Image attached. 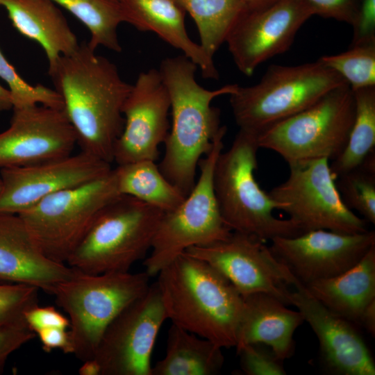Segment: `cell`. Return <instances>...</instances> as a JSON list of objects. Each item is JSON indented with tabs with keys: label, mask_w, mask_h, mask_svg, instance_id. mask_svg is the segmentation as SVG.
Returning a JSON list of instances; mask_svg holds the SVG:
<instances>
[{
	"label": "cell",
	"mask_w": 375,
	"mask_h": 375,
	"mask_svg": "<svg viewBox=\"0 0 375 375\" xmlns=\"http://www.w3.org/2000/svg\"><path fill=\"white\" fill-rule=\"evenodd\" d=\"M48 73L81 151L113 162L124 125L122 108L132 85L122 78L113 62L85 42L61 56Z\"/></svg>",
	"instance_id": "1"
},
{
	"label": "cell",
	"mask_w": 375,
	"mask_h": 375,
	"mask_svg": "<svg viewBox=\"0 0 375 375\" xmlns=\"http://www.w3.org/2000/svg\"><path fill=\"white\" fill-rule=\"evenodd\" d=\"M197 66L184 55L163 59L158 69L170 98L172 124L164 142L158 167L164 176L186 197L195 184L203 155L212 149L220 125V110L211 105L217 97L231 94L238 85L214 90L196 81Z\"/></svg>",
	"instance_id": "2"
},
{
	"label": "cell",
	"mask_w": 375,
	"mask_h": 375,
	"mask_svg": "<svg viewBox=\"0 0 375 375\" xmlns=\"http://www.w3.org/2000/svg\"><path fill=\"white\" fill-rule=\"evenodd\" d=\"M167 319L223 348L235 347L243 298L205 261L183 253L156 275Z\"/></svg>",
	"instance_id": "3"
},
{
	"label": "cell",
	"mask_w": 375,
	"mask_h": 375,
	"mask_svg": "<svg viewBox=\"0 0 375 375\" xmlns=\"http://www.w3.org/2000/svg\"><path fill=\"white\" fill-rule=\"evenodd\" d=\"M260 149L258 135L239 129L231 147L219 153L213 170L212 185L219 212L231 231L264 242L303 233L291 219L274 215L282 204L264 191L255 178Z\"/></svg>",
	"instance_id": "4"
},
{
	"label": "cell",
	"mask_w": 375,
	"mask_h": 375,
	"mask_svg": "<svg viewBox=\"0 0 375 375\" xmlns=\"http://www.w3.org/2000/svg\"><path fill=\"white\" fill-rule=\"evenodd\" d=\"M163 214L136 198L119 196L99 213L66 264L91 274L129 272L151 250Z\"/></svg>",
	"instance_id": "5"
},
{
	"label": "cell",
	"mask_w": 375,
	"mask_h": 375,
	"mask_svg": "<svg viewBox=\"0 0 375 375\" xmlns=\"http://www.w3.org/2000/svg\"><path fill=\"white\" fill-rule=\"evenodd\" d=\"M145 272L91 274L76 269L51 294L69 316L72 353L82 362L93 359L104 331L150 285Z\"/></svg>",
	"instance_id": "6"
},
{
	"label": "cell",
	"mask_w": 375,
	"mask_h": 375,
	"mask_svg": "<svg viewBox=\"0 0 375 375\" xmlns=\"http://www.w3.org/2000/svg\"><path fill=\"white\" fill-rule=\"evenodd\" d=\"M347 83L319 60L295 66L274 65L257 83L238 87L230 104L239 129L260 134Z\"/></svg>",
	"instance_id": "7"
},
{
	"label": "cell",
	"mask_w": 375,
	"mask_h": 375,
	"mask_svg": "<svg viewBox=\"0 0 375 375\" xmlns=\"http://www.w3.org/2000/svg\"><path fill=\"white\" fill-rule=\"evenodd\" d=\"M121 195L112 169L93 181L51 194L18 215L42 253L66 264L99 213Z\"/></svg>",
	"instance_id": "8"
},
{
	"label": "cell",
	"mask_w": 375,
	"mask_h": 375,
	"mask_svg": "<svg viewBox=\"0 0 375 375\" xmlns=\"http://www.w3.org/2000/svg\"><path fill=\"white\" fill-rule=\"evenodd\" d=\"M354 117L353 92L344 83L306 109L264 130L258 135V144L288 163L319 158L333 160L347 144Z\"/></svg>",
	"instance_id": "9"
},
{
	"label": "cell",
	"mask_w": 375,
	"mask_h": 375,
	"mask_svg": "<svg viewBox=\"0 0 375 375\" xmlns=\"http://www.w3.org/2000/svg\"><path fill=\"white\" fill-rule=\"evenodd\" d=\"M226 130H222L211 151L200 159L199 178L191 192L175 209L164 212L143 263L149 276H156L188 249L224 240L232 233L222 219L212 185L214 167L223 150Z\"/></svg>",
	"instance_id": "10"
},
{
	"label": "cell",
	"mask_w": 375,
	"mask_h": 375,
	"mask_svg": "<svg viewBox=\"0 0 375 375\" xmlns=\"http://www.w3.org/2000/svg\"><path fill=\"white\" fill-rule=\"evenodd\" d=\"M326 158L288 162L287 179L268 193L282 204L303 233L325 229L342 233L368 231L367 222L349 209L338 190Z\"/></svg>",
	"instance_id": "11"
},
{
	"label": "cell",
	"mask_w": 375,
	"mask_h": 375,
	"mask_svg": "<svg viewBox=\"0 0 375 375\" xmlns=\"http://www.w3.org/2000/svg\"><path fill=\"white\" fill-rule=\"evenodd\" d=\"M167 319L156 282L110 323L93 359L100 375H151V357Z\"/></svg>",
	"instance_id": "12"
},
{
	"label": "cell",
	"mask_w": 375,
	"mask_h": 375,
	"mask_svg": "<svg viewBox=\"0 0 375 375\" xmlns=\"http://www.w3.org/2000/svg\"><path fill=\"white\" fill-rule=\"evenodd\" d=\"M265 243L252 235L232 231L224 240L192 247L184 253L212 266L242 297L265 292L288 306L294 276Z\"/></svg>",
	"instance_id": "13"
},
{
	"label": "cell",
	"mask_w": 375,
	"mask_h": 375,
	"mask_svg": "<svg viewBox=\"0 0 375 375\" xmlns=\"http://www.w3.org/2000/svg\"><path fill=\"white\" fill-rule=\"evenodd\" d=\"M313 15L305 0H278L260 9L246 8L225 42L238 70L250 76L260 64L288 51Z\"/></svg>",
	"instance_id": "14"
},
{
	"label": "cell",
	"mask_w": 375,
	"mask_h": 375,
	"mask_svg": "<svg viewBox=\"0 0 375 375\" xmlns=\"http://www.w3.org/2000/svg\"><path fill=\"white\" fill-rule=\"evenodd\" d=\"M270 241L274 256L306 286L335 276L356 265L375 244V232L342 233L316 229Z\"/></svg>",
	"instance_id": "15"
},
{
	"label": "cell",
	"mask_w": 375,
	"mask_h": 375,
	"mask_svg": "<svg viewBox=\"0 0 375 375\" xmlns=\"http://www.w3.org/2000/svg\"><path fill=\"white\" fill-rule=\"evenodd\" d=\"M112 169L88 152L35 164L0 169V213L19 214L59 191L98 178Z\"/></svg>",
	"instance_id": "16"
},
{
	"label": "cell",
	"mask_w": 375,
	"mask_h": 375,
	"mask_svg": "<svg viewBox=\"0 0 375 375\" xmlns=\"http://www.w3.org/2000/svg\"><path fill=\"white\" fill-rule=\"evenodd\" d=\"M170 98L158 69L141 72L122 108L123 131L117 139L113 162L117 165L156 161L158 147L169 131Z\"/></svg>",
	"instance_id": "17"
},
{
	"label": "cell",
	"mask_w": 375,
	"mask_h": 375,
	"mask_svg": "<svg viewBox=\"0 0 375 375\" xmlns=\"http://www.w3.org/2000/svg\"><path fill=\"white\" fill-rule=\"evenodd\" d=\"M12 110L10 126L0 133V169L73 153L77 138L63 109L38 104Z\"/></svg>",
	"instance_id": "18"
},
{
	"label": "cell",
	"mask_w": 375,
	"mask_h": 375,
	"mask_svg": "<svg viewBox=\"0 0 375 375\" xmlns=\"http://www.w3.org/2000/svg\"><path fill=\"white\" fill-rule=\"evenodd\" d=\"M288 293L294 305L316 335L321 360L333 374L374 375L375 364L356 326L331 311L295 277Z\"/></svg>",
	"instance_id": "19"
},
{
	"label": "cell",
	"mask_w": 375,
	"mask_h": 375,
	"mask_svg": "<svg viewBox=\"0 0 375 375\" xmlns=\"http://www.w3.org/2000/svg\"><path fill=\"white\" fill-rule=\"evenodd\" d=\"M76 272L47 258L19 215L0 213V280L33 285L51 294Z\"/></svg>",
	"instance_id": "20"
},
{
	"label": "cell",
	"mask_w": 375,
	"mask_h": 375,
	"mask_svg": "<svg viewBox=\"0 0 375 375\" xmlns=\"http://www.w3.org/2000/svg\"><path fill=\"white\" fill-rule=\"evenodd\" d=\"M243 298L236 349L261 343L270 347L284 360L294 351L293 335L304 322L299 310H292L283 302L265 292L252 293Z\"/></svg>",
	"instance_id": "21"
},
{
	"label": "cell",
	"mask_w": 375,
	"mask_h": 375,
	"mask_svg": "<svg viewBox=\"0 0 375 375\" xmlns=\"http://www.w3.org/2000/svg\"><path fill=\"white\" fill-rule=\"evenodd\" d=\"M128 24L140 31L156 33L181 51L201 72L205 78H219L213 58L189 37L185 26L186 12L174 0H121Z\"/></svg>",
	"instance_id": "22"
},
{
	"label": "cell",
	"mask_w": 375,
	"mask_h": 375,
	"mask_svg": "<svg viewBox=\"0 0 375 375\" xmlns=\"http://www.w3.org/2000/svg\"><path fill=\"white\" fill-rule=\"evenodd\" d=\"M13 27L44 49L53 67L58 58L73 53L79 46L77 38L51 0H0Z\"/></svg>",
	"instance_id": "23"
},
{
	"label": "cell",
	"mask_w": 375,
	"mask_h": 375,
	"mask_svg": "<svg viewBox=\"0 0 375 375\" xmlns=\"http://www.w3.org/2000/svg\"><path fill=\"white\" fill-rule=\"evenodd\" d=\"M306 288L331 311L360 326L365 311L375 301V244L349 269Z\"/></svg>",
	"instance_id": "24"
},
{
	"label": "cell",
	"mask_w": 375,
	"mask_h": 375,
	"mask_svg": "<svg viewBox=\"0 0 375 375\" xmlns=\"http://www.w3.org/2000/svg\"><path fill=\"white\" fill-rule=\"evenodd\" d=\"M224 362L222 347L172 324L165 355L152 365L151 375H215Z\"/></svg>",
	"instance_id": "25"
},
{
	"label": "cell",
	"mask_w": 375,
	"mask_h": 375,
	"mask_svg": "<svg viewBox=\"0 0 375 375\" xmlns=\"http://www.w3.org/2000/svg\"><path fill=\"white\" fill-rule=\"evenodd\" d=\"M114 172L121 194L136 198L164 212L175 209L185 197L164 176L155 161L117 165Z\"/></svg>",
	"instance_id": "26"
},
{
	"label": "cell",
	"mask_w": 375,
	"mask_h": 375,
	"mask_svg": "<svg viewBox=\"0 0 375 375\" xmlns=\"http://www.w3.org/2000/svg\"><path fill=\"white\" fill-rule=\"evenodd\" d=\"M353 92L355 117L350 135L342 153L330 164L335 178L359 167L375 152V86Z\"/></svg>",
	"instance_id": "27"
},
{
	"label": "cell",
	"mask_w": 375,
	"mask_h": 375,
	"mask_svg": "<svg viewBox=\"0 0 375 375\" xmlns=\"http://www.w3.org/2000/svg\"><path fill=\"white\" fill-rule=\"evenodd\" d=\"M80 22L90 33L88 43L93 49L100 46L117 53L122 51L117 36L121 23L128 22L125 8L120 0H51Z\"/></svg>",
	"instance_id": "28"
},
{
	"label": "cell",
	"mask_w": 375,
	"mask_h": 375,
	"mask_svg": "<svg viewBox=\"0 0 375 375\" xmlns=\"http://www.w3.org/2000/svg\"><path fill=\"white\" fill-rule=\"evenodd\" d=\"M174 1L194 19L199 34V44L212 58L246 9L240 0Z\"/></svg>",
	"instance_id": "29"
},
{
	"label": "cell",
	"mask_w": 375,
	"mask_h": 375,
	"mask_svg": "<svg viewBox=\"0 0 375 375\" xmlns=\"http://www.w3.org/2000/svg\"><path fill=\"white\" fill-rule=\"evenodd\" d=\"M345 206L367 222L375 224V152L358 167L335 178Z\"/></svg>",
	"instance_id": "30"
},
{
	"label": "cell",
	"mask_w": 375,
	"mask_h": 375,
	"mask_svg": "<svg viewBox=\"0 0 375 375\" xmlns=\"http://www.w3.org/2000/svg\"><path fill=\"white\" fill-rule=\"evenodd\" d=\"M318 60L340 74L352 90L375 86V42L351 46L344 52Z\"/></svg>",
	"instance_id": "31"
},
{
	"label": "cell",
	"mask_w": 375,
	"mask_h": 375,
	"mask_svg": "<svg viewBox=\"0 0 375 375\" xmlns=\"http://www.w3.org/2000/svg\"><path fill=\"white\" fill-rule=\"evenodd\" d=\"M0 78L9 87L12 108L43 105L63 109V101L56 90L42 85H32L24 80L0 50Z\"/></svg>",
	"instance_id": "32"
},
{
	"label": "cell",
	"mask_w": 375,
	"mask_h": 375,
	"mask_svg": "<svg viewBox=\"0 0 375 375\" xmlns=\"http://www.w3.org/2000/svg\"><path fill=\"white\" fill-rule=\"evenodd\" d=\"M38 292L27 284H0V325L28 326L25 314L38 306Z\"/></svg>",
	"instance_id": "33"
},
{
	"label": "cell",
	"mask_w": 375,
	"mask_h": 375,
	"mask_svg": "<svg viewBox=\"0 0 375 375\" xmlns=\"http://www.w3.org/2000/svg\"><path fill=\"white\" fill-rule=\"evenodd\" d=\"M241 372L246 375H283V360L261 343H251L236 349Z\"/></svg>",
	"instance_id": "34"
},
{
	"label": "cell",
	"mask_w": 375,
	"mask_h": 375,
	"mask_svg": "<svg viewBox=\"0 0 375 375\" xmlns=\"http://www.w3.org/2000/svg\"><path fill=\"white\" fill-rule=\"evenodd\" d=\"M315 15L352 25L362 0H305Z\"/></svg>",
	"instance_id": "35"
},
{
	"label": "cell",
	"mask_w": 375,
	"mask_h": 375,
	"mask_svg": "<svg viewBox=\"0 0 375 375\" xmlns=\"http://www.w3.org/2000/svg\"><path fill=\"white\" fill-rule=\"evenodd\" d=\"M36 336L28 326L0 325V374L3 372L9 356Z\"/></svg>",
	"instance_id": "36"
},
{
	"label": "cell",
	"mask_w": 375,
	"mask_h": 375,
	"mask_svg": "<svg viewBox=\"0 0 375 375\" xmlns=\"http://www.w3.org/2000/svg\"><path fill=\"white\" fill-rule=\"evenodd\" d=\"M351 46L375 42V0H362L351 25Z\"/></svg>",
	"instance_id": "37"
},
{
	"label": "cell",
	"mask_w": 375,
	"mask_h": 375,
	"mask_svg": "<svg viewBox=\"0 0 375 375\" xmlns=\"http://www.w3.org/2000/svg\"><path fill=\"white\" fill-rule=\"evenodd\" d=\"M28 327L36 333L49 328L67 329L70 326L69 320L58 312L53 306H35L25 314Z\"/></svg>",
	"instance_id": "38"
},
{
	"label": "cell",
	"mask_w": 375,
	"mask_h": 375,
	"mask_svg": "<svg viewBox=\"0 0 375 375\" xmlns=\"http://www.w3.org/2000/svg\"><path fill=\"white\" fill-rule=\"evenodd\" d=\"M37 335L44 351L58 349L65 353H72L69 333L66 329L49 328L39 331Z\"/></svg>",
	"instance_id": "39"
},
{
	"label": "cell",
	"mask_w": 375,
	"mask_h": 375,
	"mask_svg": "<svg viewBox=\"0 0 375 375\" xmlns=\"http://www.w3.org/2000/svg\"><path fill=\"white\" fill-rule=\"evenodd\" d=\"M363 327L371 335L375 333V301L372 303L365 311L360 322Z\"/></svg>",
	"instance_id": "40"
},
{
	"label": "cell",
	"mask_w": 375,
	"mask_h": 375,
	"mask_svg": "<svg viewBox=\"0 0 375 375\" xmlns=\"http://www.w3.org/2000/svg\"><path fill=\"white\" fill-rule=\"evenodd\" d=\"M78 372L81 375H100V369L94 359L83 362Z\"/></svg>",
	"instance_id": "41"
},
{
	"label": "cell",
	"mask_w": 375,
	"mask_h": 375,
	"mask_svg": "<svg viewBox=\"0 0 375 375\" xmlns=\"http://www.w3.org/2000/svg\"><path fill=\"white\" fill-rule=\"evenodd\" d=\"M12 109V101L9 90L0 84V112Z\"/></svg>",
	"instance_id": "42"
},
{
	"label": "cell",
	"mask_w": 375,
	"mask_h": 375,
	"mask_svg": "<svg viewBox=\"0 0 375 375\" xmlns=\"http://www.w3.org/2000/svg\"><path fill=\"white\" fill-rule=\"evenodd\" d=\"M249 10L260 9L267 7L278 0H240Z\"/></svg>",
	"instance_id": "43"
},
{
	"label": "cell",
	"mask_w": 375,
	"mask_h": 375,
	"mask_svg": "<svg viewBox=\"0 0 375 375\" xmlns=\"http://www.w3.org/2000/svg\"><path fill=\"white\" fill-rule=\"evenodd\" d=\"M1 188H2V181H1V177H0V191L1 190Z\"/></svg>",
	"instance_id": "44"
},
{
	"label": "cell",
	"mask_w": 375,
	"mask_h": 375,
	"mask_svg": "<svg viewBox=\"0 0 375 375\" xmlns=\"http://www.w3.org/2000/svg\"><path fill=\"white\" fill-rule=\"evenodd\" d=\"M121 1V0H120Z\"/></svg>",
	"instance_id": "45"
}]
</instances>
